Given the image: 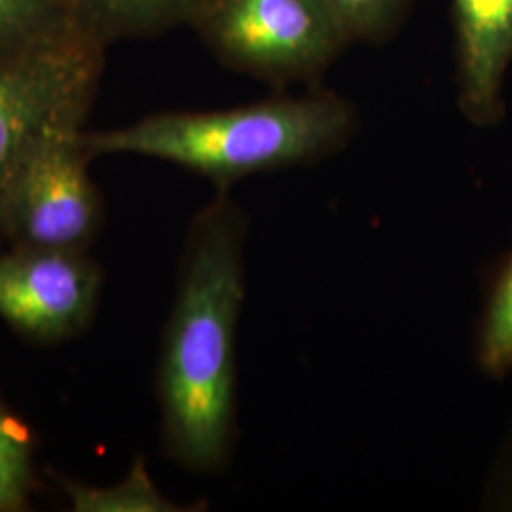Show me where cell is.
<instances>
[{
	"label": "cell",
	"mask_w": 512,
	"mask_h": 512,
	"mask_svg": "<svg viewBox=\"0 0 512 512\" xmlns=\"http://www.w3.org/2000/svg\"><path fill=\"white\" fill-rule=\"evenodd\" d=\"M349 42L380 44L393 37L408 16L412 0H323Z\"/></svg>",
	"instance_id": "4fadbf2b"
},
{
	"label": "cell",
	"mask_w": 512,
	"mask_h": 512,
	"mask_svg": "<svg viewBox=\"0 0 512 512\" xmlns=\"http://www.w3.org/2000/svg\"><path fill=\"white\" fill-rule=\"evenodd\" d=\"M190 27L222 65L277 90L315 86L351 44L323 0H203Z\"/></svg>",
	"instance_id": "3957f363"
},
{
	"label": "cell",
	"mask_w": 512,
	"mask_h": 512,
	"mask_svg": "<svg viewBox=\"0 0 512 512\" xmlns=\"http://www.w3.org/2000/svg\"><path fill=\"white\" fill-rule=\"evenodd\" d=\"M71 0H0V61L78 35Z\"/></svg>",
	"instance_id": "30bf717a"
},
{
	"label": "cell",
	"mask_w": 512,
	"mask_h": 512,
	"mask_svg": "<svg viewBox=\"0 0 512 512\" xmlns=\"http://www.w3.org/2000/svg\"><path fill=\"white\" fill-rule=\"evenodd\" d=\"M82 35L109 48L118 40L156 37L190 25L203 0H71Z\"/></svg>",
	"instance_id": "ba28073f"
},
{
	"label": "cell",
	"mask_w": 512,
	"mask_h": 512,
	"mask_svg": "<svg viewBox=\"0 0 512 512\" xmlns=\"http://www.w3.org/2000/svg\"><path fill=\"white\" fill-rule=\"evenodd\" d=\"M103 270L88 253L0 247V319L23 338L57 344L92 321Z\"/></svg>",
	"instance_id": "8992f818"
},
{
	"label": "cell",
	"mask_w": 512,
	"mask_h": 512,
	"mask_svg": "<svg viewBox=\"0 0 512 512\" xmlns=\"http://www.w3.org/2000/svg\"><path fill=\"white\" fill-rule=\"evenodd\" d=\"M61 486L78 512L184 511L156 488L141 458L133 463L128 478L116 486L92 488L65 478H61Z\"/></svg>",
	"instance_id": "8fae6325"
},
{
	"label": "cell",
	"mask_w": 512,
	"mask_h": 512,
	"mask_svg": "<svg viewBox=\"0 0 512 512\" xmlns=\"http://www.w3.org/2000/svg\"><path fill=\"white\" fill-rule=\"evenodd\" d=\"M249 217L230 192L192 219L164 330L156 393L165 456L200 475L238 444V327L247 296Z\"/></svg>",
	"instance_id": "6da1fadb"
},
{
	"label": "cell",
	"mask_w": 512,
	"mask_h": 512,
	"mask_svg": "<svg viewBox=\"0 0 512 512\" xmlns=\"http://www.w3.org/2000/svg\"><path fill=\"white\" fill-rule=\"evenodd\" d=\"M458 105L476 128L503 120V84L512 61V0H454Z\"/></svg>",
	"instance_id": "52a82bcc"
},
{
	"label": "cell",
	"mask_w": 512,
	"mask_h": 512,
	"mask_svg": "<svg viewBox=\"0 0 512 512\" xmlns=\"http://www.w3.org/2000/svg\"><path fill=\"white\" fill-rule=\"evenodd\" d=\"M35 488L33 433L0 401V512L25 511Z\"/></svg>",
	"instance_id": "7c38bea8"
},
{
	"label": "cell",
	"mask_w": 512,
	"mask_h": 512,
	"mask_svg": "<svg viewBox=\"0 0 512 512\" xmlns=\"http://www.w3.org/2000/svg\"><path fill=\"white\" fill-rule=\"evenodd\" d=\"M473 359L488 380L501 382L512 374V247L488 266L482 279Z\"/></svg>",
	"instance_id": "9c48e42d"
},
{
	"label": "cell",
	"mask_w": 512,
	"mask_h": 512,
	"mask_svg": "<svg viewBox=\"0 0 512 512\" xmlns=\"http://www.w3.org/2000/svg\"><path fill=\"white\" fill-rule=\"evenodd\" d=\"M92 105L57 116L38 135L8 196V247L88 253L103 226V200L90 177L84 122Z\"/></svg>",
	"instance_id": "277c9868"
},
{
	"label": "cell",
	"mask_w": 512,
	"mask_h": 512,
	"mask_svg": "<svg viewBox=\"0 0 512 512\" xmlns=\"http://www.w3.org/2000/svg\"><path fill=\"white\" fill-rule=\"evenodd\" d=\"M484 503L490 509L512 511V423L495 456L484 488Z\"/></svg>",
	"instance_id": "5bb4252c"
},
{
	"label": "cell",
	"mask_w": 512,
	"mask_h": 512,
	"mask_svg": "<svg viewBox=\"0 0 512 512\" xmlns=\"http://www.w3.org/2000/svg\"><path fill=\"white\" fill-rule=\"evenodd\" d=\"M105 50L74 37L0 61V247L10 190L38 135L67 110L93 105L105 69Z\"/></svg>",
	"instance_id": "5b68a950"
},
{
	"label": "cell",
	"mask_w": 512,
	"mask_h": 512,
	"mask_svg": "<svg viewBox=\"0 0 512 512\" xmlns=\"http://www.w3.org/2000/svg\"><path fill=\"white\" fill-rule=\"evenodd\" d=\"M359 129L355 105L330 90L274 93L222 110H167L126 126L82 133L88 154H135L192 171L230 192L239 181L340 154Z\"/></svg>",
	"instance_id": "7a4b0ae2"
}]
</instances>
